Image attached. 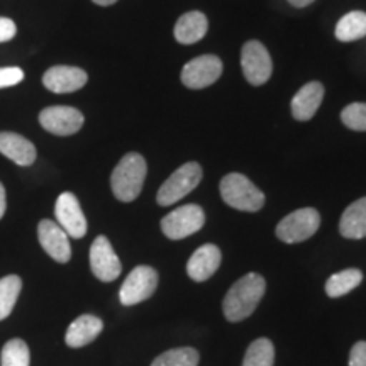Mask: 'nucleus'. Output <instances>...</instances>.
Segmentation results:
<instances>
[{"instance_id":"obj_1","label":"nucleus","mask_w":366,"mask_h":366,"mask_svg":"<svg viewBox=\"0 0 366 366\" xmlns=\"http://www.w3.org/2000/svg\"><path fill=\"white\" fill-rule=\"evenodd\" d=\"M264 288H267V282L262 274L248 273L239 278L229 288L226 299H224L222 309L226 319L231 322H239V320L249 317L262 302Z\"/></svg>"},{"instance_id":"obj_2","label":"nucleus","mask_w":366,"mask_h":366,"mask_svg":"<svg viewBox=\"0 0 366 366\" xmlns=\"http://www.w3.org/2000/svg\"><path fill=\"white\" fill-rule=\"evenodd\" d=\"M146 173V159L139 153H127L114 168L111 177V187L116 199L126 204L136 200L143 190Z\"/></svg>"},{"instance_id":"obj_3","label":"nucleus","mask_w":366,"mask_h":366,"mask_svg":"<svg viewBox=\"0 0 366 366\" xmlns=\"http://www.w3.org/2000/svg\"><path fill=\"white\" fill-rule=\"evenodd\" d=\"M222 200L229 207L244 210V212H258L264 205V194L248 177L241 173H229L219 185Z\"/></svg>"},{"instance_id":"obj_4","label":"nucleus","mask_w":366,"mask_h":366,"mask_svg":"<svg viewBox=\"0 0 366 366\" xmlns=\"http://www.w3.org/2000/svg\"><path fill=\"white\" fill-rule=\"evenodd\" d=\"M202 167L195 162H189L182 164L178 170L172 173V177L159 187L157 202L162 207L167 205L180 202L183 197H187L192 190L199 187L200 180H202Z\"/></svg>"},{"instance_id":"obj_5","label":"nucleus","mask_w":366,"mask_h":366,"mask_svg":"<svg viewBox=\"0 0 366 366\" xmlns=\"http://www.w3.org/2000/svg\"><path fill=\"white\" fill-rule=\"evenodd\" d=\"M320 226V214L312 207L299 209L278 222L277 237L287 244H295L312 237Z\"/></svg>"},{"instance_id":"obj_6","label":"nucleus","mask_w":366,"mask_h":366,"mask_svg":"<svg viewBox=\"0 0 366 366\" xmlns=\"http://www.w3.org/2000/svg\"><path fill=\"white\" fill-rule=\"evenodd\" d=\"M205 224V212L200 205H182L162 219V231L168 239L178 241L199 232Z\"/></svg>"},{"instance_id":"obj_7","label":"nucleus","mask_w":366,"mask_h":366,"mask_svg":"<svg viewBox=\"0 0 366 366\" xmlns=\"http://www.w3.org/2000/svg\"><path fill=\"white\" fill-rule=\"evenodd\" d=\"M241 68L248 84L259 86L269 80L273 71L272 56L259 41H248L241 49Z\"/></svg>"},{"instance_id":"obj_8","label":"nucleus","mask_w":366,"mask_h":366,"mask_svg":"<svg viewBox=\"0 0 366 366\" xmlns=\"http://www.w3.org/2000/svg\"><path fill=\"white\" fill-rule=\"evenodd\" d=\"M222 61L216 54H202V56L194 58L187 63L182 70V84L187 89L200 90L210 86L221 79L222 75Z\"/></svg>"},{"instance_id":"obj_9","label":"nucleus","mask_w":366,"mask_h":366,"mask_svg":"<svg viewBox=\"0 0 366 366\" xmlns=\"http://www.w3.org/2000/svg\"><path fill=\"white\" fill-rule=\"evenodd\" d=\"M158 287V273L157 269L151 267H136L132 272L127 274V278L122 283L121 297L122 305H136L139 302H144L154 294Z\"/></svg>"},{"instance_id":"obj_10","label":"nucleus","mask_w":366,"mask_h":366,"mask_svg":"<svg viewBox=\"0 0 366 366\" xmlns=\"http://www.w3.org/2000/svg\"><path fill=\"white\" fill-rule=\"evenodd\" d=\"M39 122L46 131L54 136H71L81 129L85 117L75 107L53 105V107H46L44 111H41Z\"/></svg>"},{"instance_id":"obj_11","label":"nucleus","mask_w":366,"mask_h":366,"mask_svg":"<svg viewBox=\"0 0 366 366\" xmlns=\"http://www.w3.org/2000/svg\"><path fill=\"white\" fill-rule=\"evenodd\" d=\"M90 268L100 282H114L122 272L121 259L117 258L111 241L105 236L95 237L90 246Z\"/></svg>"},{"instance_id":"obj_12","label":"nucleus","mask_w":366,"mask_h":366,"mask_svg":"<svg viewBox=\"0 0 366 366\" xmlns=\"http://www.w3.org/2000/svg\"><path fill=\"white\" fill-rule=\"evenodd\" d=\"M54 216H56V222L70 237L80 239L86 234L84 210L80 207L79 199L71 192H65L58 197L56 205H54Z\"/></svg>"},{"instance_id":"obj_13","label":"nucleus","mask_w":366,"mask_h":366,"mask_svg":"<svg viewBox=\"0 0 366 366\" xmlns=\"http://www.w3.org/2000/svg\"><path fill=\"white\" fill-rule=\"evenodd\" d=\"M38 239L43 246V249L48 253L54 262L58 263H68L71 258V246L68 234L63 231L61 226L58 222L44 221L39 222L38 226Z\"/></svg>"},{"instance_id":"obj_14","label":"nucleus","mask_w":366,"mask_h":366,"mask_svg":"<svg viewBox=\"0 0 366 366\" xmlns=\"http://www.w3.org/2000/svg\"><path fill=\"white\" fill-rule=\"evenodd\" d=\"M89 75L76 66H53L44 73L43 84L53 94H71L86 85Z\"/></svg>"},{"instance_id":"obj_15","label":"nucleus","mask_w":366,"mask_h":366,"mask_svg":"<svg viewBox=\"0 0 366 366\" xmlns=\"http://www.w3.org/2000/svg\"><path fill=\"white\" fill-rule=\"evenodd\" d=\"M222 254L216 244H204L190 256L187 273L194 282H205L221 267Z\"/></svg>"},{"instance_id":"obj_16","label":"nucleus","mask_w":366,"mask_h":366,"mask_svg":"<svg viewBox=\"0 0 366 366\" xmlns=\"http://www.w3.org/2000/svg\"><path fill=\"white\" fill-rule=\"evenodd\" d=\"M324 99V85L320 81H309L297 92L295 97L292 99V116L295 121L307 122L319 111L320 104Z\"/></svg>"},{"instance_id":"obj_17","label":"nucleus","mask_w":366,"mask_h":366,"mask_svg":"<svg viewBox=\"0 0 366 366\" xmlns=\"http://www.w3.org/2000/svg\"><path fill=\"white\" fill-rule=\"evenodd\" d=\"M0 153L19 167H31L38 154L34 144L16 132H0Z\"/></svg>"},{"instance_id":"obj_18","label":"nucleus","mask_w":366,"mask_h":366,"mask_svg":"<svg viewBox=\"0 0 366 366\" xmlns=\"http://www.w3.org/2000/svg\"><path fill=\"white\" fill-rule=\"evenodd\" d=\"M104 322L95 315L85 314L80 315L68 326L65 341L70 347H84L90 345L95 337L102 332Z\"/></svg>"},{"instance_id":"obj_19","label":"nucleus","mask_w":366,"mask_h":366,"mask_svg":"<svg viewBox=\"0 0 366 366\" xmlns=\"http://www.w3.org/2000/svg\"><path fill=\"white\" fill-rule=\"evenodd\" d=\"M209 21L200 11L185 12L175 24V39L180 44H195L207 34Z\"/></svg>"},{"instance_id":"obj_20","label":"nucleus","mask_w":366,"mask_h":366,"mask_svg":"<svg viewBox=\"0 0 366 366\" xmlns=\"http://www.w3.org/2000/svg\"><path fill=\"white\" fill-rule=\"evenodd\" d=\"M340 232L346 239L366 237V197L347 205L340 221Z\"/></svg>"},{"instance_id":"obj_21","label":"nucleus","mask_w":366,"mask_h":366,"mask_svg":"<svg viewBox=\"0 0 366 366\" xmlns=\"http://www.w3.org/2000/svg\"><path fill=\"white\" fill-rule=\"evenodd\" d=\"M336 39L341 43H353L366 36V12L351 11L342 16L336 24Z\"/></svg>"},{"instance_id":"obj_22","label":"nucleus","mask_w":366,"mask_h":366,"mask_svg":"<svg viewBox=\"0 0 366 366\" xmlns=\"http://www.w3.org/2000/svg\"><path fill=\"white\" fill-rule=\"evenodd\" d=\"M363 282V273L358 268H347L342 272H337L331 274L326 282V294L331 299H337L350 294L351 290H355L360 283Z\"/></svg>"},{"instance_id":"obj_23","label":"nucleus","mask_w":366,"mask_h":366,"mask_svg":"<svg viewBox=\"0 0 366 366\" xmlns=\"http://www.w3.org/2000/svg\"><path fill=\"white\" fill-rule=\"evenodd\" d=\"M273 363L274 347L273 342L267 337H259L251 342L242 360V366H273Z\"/></svg>"},{"instance_id":"obj_24","label":"nucleus","mask_w":366,"mask_h":366,"mask_svg":"<svg viewBox=\"0 0 366 366\" xmlns=\"http://www.w3.org/2000/svg\"><path fill=\"white\" fill-rule=\"evenodd\" d=\"M22 280L17 274H9L0 280V320L7 319L11 315L17 297L21 294Z\"/></svg>"},{"instance_id":"obj_25","label":"nucleus","mask_w":366,"mask_h":366,"mask_svg":"<svg viewBox=\"0 0 366 366\" xmlns=\"http://www.w3.org/2000/svg\"><path fill=\"white\" fill-rule=\"evenodd\" d=\"M199 365V353L194 347H175L164 351L151 363V366H197Z\"/></svg>"},{"instance_id":"obj_26","label":"nucleus","mask_w":366,"mask_h":366,"mask_svg":"<svg viewBox=\"0 0 366 366\" xmlns=\"http://www.w3.org/2000/svg\"><path fill=\"white\" fill-rule=\"evenodd\" d=\"M31 355L29 347L19 337L6 342L2 347V356H0V365L2 366H29Z\"/></svg>"},{"instance_id":"obj_27","label":"nucleus","mask_w":366,"mask_h":366,"mask_svg":"<svg viewBox=\"0 0 366 366\" xmlns=\"http://www.w3.org/2000/svg\"><path fill=\"white\" fill-rule=\"evenodd\" d=\"M341 121L347 129L366 132V104L353 102L346 105L341 112Z\"/></svg>"},{"instance_id":"obj_28","label":"nucleus","mask_w":366,"mask_h":366,"mask_svg":"<svg viewBox=\"0 0 366 366\" xmlns=\"http://www.w3.org/2000/svg\"><path fill=\"white\" fill-rule=\"evenodd\" d=\"M24 80V71L17 66L0 68V89H7V86L17 85Z\"/></svg>"},{"instance_id":"obj_29","label":"nucleus","mask_w":366,"mask_h":366,"mask_svg":"<svg viewBox=\"0 0 366 366\" xmlns=\"http://www.w3.org/2000/svg\"><path fill=\"white\" fill-rule=\"evenodd\" d=\"M350 366H366V341H358L351 347Z\"/></svg>"},{"instance_id":"obj_30","label":"nucleus","mask_w":366,"mask_h":366,"mask_svg":"<svg viewBox=\"0 0 366 366\" xmlns=\"http://www.w3.org/2000/svg\"><path fill=\"white\" fill-rule=\"evenodd\" d=\"M17 34L16 22L7 19V17H0V43H7L14 36Z\"/></svg>"},{"instance_id":"obj_31","label":"nucleus","mask_w":366,"mask_h":366,"mask_svg":"<svg viewBox=\"0 0 366 366\" xmlns=\"http://www.w3.org/2000/svg\"><path fill=\"white\" fill-rule=\"evenodd\" d=\"M6 209H7L6 189H4V185H2V183H0V219H2L4 214H6Z\"/></svg>"},{"instance_id":"obj_32","label":"nucleus","mask_w":366,"mask_h":366,"mask_svg":"<svg viewBox=\"0 0 366 366\" xmlns=\"http://www.w3.org/2000/svg\"><path fill=\"white\" fill-rule=\"evenodd\" d=\"M315 0H288V4L290 6H294L297 9H304V7H309L310 4H314Z\"/></svg>"},{"instance_id":"obj_33","label":"nucleus","mask_w":366,"mask_h":366,"mask_svg":"<svg viewBox=\"0 0 366 366\" xmlns=\"http://www.w3.org/2000/svg\"><path fill=\"white\" fill-rule=\"evenodd\" d=\"M94 4H97V6H102V7H109L112 6V4H116L117 0H92Z\"/></svg>"}]
</instances>
